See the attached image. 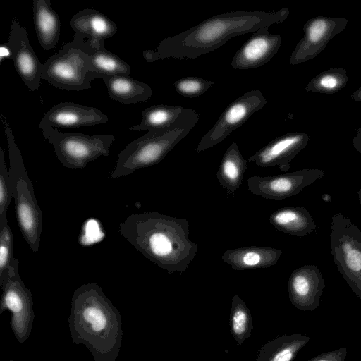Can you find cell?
Listing matches in <instances>:
<instances>
[{
    "instance_id": "cell-27",
    "label": "cell",
    "mask_w": 361,
    "mask_h": 361,
    "mask_svg": "<svg viewBox=\"0 0 361 361\" xmlns=\"http://www.w3.org/2000/svg\"><path fill=\"white\" fill-rule=\"evenodd\" d=\"M229 326L230 331L238 345H240L244 341L250 337L253 329L250 310L245 302L236 294L232 298Z\"/></svg>"
},
{
    "instance_id": "cell-9",
    "label": "cell",
    "mask_w": 361,
    "mask_h": 361,
    "mask_svg": "<svg viewBox=\"0 0 361 361\" xmlns=\"http://www.w3.org/2000/svg\"><path fill=\"white\" fill-rule=\"evenodd\" d=\"M0 287L2 290L0 314L6 310L10 312L11 329L17 341L23 344L31 333L35 312L30 290L25 286L19 275L16 258Z\"/></svg>"
},
{
    "instance_id": "cell-4",
    "label": "cell",
    "mask_w": 361,
    "mask_h": 361,
    "mask_svg": "<svg viewBox=\"0 0 361 361\" xmlns=\"http://www.w3.org/2000/svg\"><path fill=\"white\" fill-rule=\"evenodd\" d=\"M200 119L190 108L185 110L170 127L148 130L142 136L128 143L118 155L111 178L130 175L136 170L160 163L167 154L185 137Z\"/></svg>"
},
{
    "instance_id": "cell-14",
    "label": "cell",
    "mask_w": 361,
    "mask_h": 361,
    "mask_svg": "<svg viewBox=\"0 0 361 361\" xmlns=\"http://www.w3.org/2000/svg\"><path fill=\"white\" fill-rule=\"evenodd\" d=\"M325 280L319 268L312 264L295 269L288 282L289 300L297 309L313 311L320 304Z\"/></svg>"
},
{
    "instance_id": "cell-35",
    "label": "cell",
    "mask_w": 361,
    "mask_h": 361,
    "mask_svg": "<svg viewBox=\"0 0 361 361\" xmlns=\"http://www.w3.org/2000/svg\"><path fill=\"white\" fill-rule=\"evenodd\" d=\"M357 193L358 200H359V202H360V206H361V188H359V190H358Z\"/></svg>"
},
{
    "instance_id": "cell-20",
    "label": "cell",
    "mask_w": 361,
    "mask_h": 361,
    "mask_svg": "<svg viewBox=\"0 0 361 361\" xmlns=\"http://www.w3.org/2000/svg\"><path fill=\"white\" fill-rule=\"evenodd\" d=\"M102 78L110 98L122 104H135L147 102L152 95V88L146 83L133 79L127 75H103Z\"/></svg>"
},
{
    "instance_id": "cell-30",
    "label": "cell",
    "mask_w": 361,
    "mask_h": 361,
    "mask_svg": "<svg viewBox=\"0 0 361 361\" xmlns=\"http://www.w3.org/2000/svg\"><path fill=\"white\" fill-rule=\"evenodd\" d=\"M13 197L11 180L6 165L4 152L0 149V224L8 221L7 209Z\"/></svg>"
},
{
    "instance_id": "cell-22",
    "label": "cell",
    "mask_w": 361,
    "mask_h": 361,
    "mask_svg": "<svg viewBox=\"0 0 361 361\" xmlns=\"http://www.w3.org/2000/svg\"><path fill=\"white\" fill-rule=\"evenodd\" d=\"M33 20L40 46L46 51L56 45L61 32L58 13L51 8L50 0H33Z\"/></svg>"
},
{
    "instance_id": "cell-33",
    "label": "cell",
    "mask_w": 361,
    "mask_h": 361,
    "mask_svg": "<svg viewBox=\"0 0 361 361\" xmlns=\"http://www.w3.org/2000/svg\"><path fill=\"white\" fill-rule=\"evenodd\" d=\"M353 145L354 148L361 154V127L357 128L356 134L353 137Z\"/></svg>"
},
{
    "instance_id": "cell-17",
    "label": "cell",
    "mask_w": 361,
    "mask_h": 361,
    "mask_svg": "<svg viewBox=\"0 0 361 361\" xmlns=\"http://www.w3.org/2000/svg\"><path fill=\"white\" fill-rule=\"evenodd\" d=\"M108 119L106 114L95 107L66 102L54 105L45 113L39 126L76 128L104 124Z\"/></svg>"
},
{
    "instance_id": "cell-2",
    "label": "cell",
    "mask_w": 361,
    "mask_h": 361,
    "mask_svg": "<svg viewBox=\"0 0 361 361\" xmlns=\"http://www.w3.org/2000/svg\"><path fill=\"white\" fill-rule=\"evenodd\" d=\"M188 220L157 212L134 213L121 223V235L145 258L169 274L184 273L199 247L189 238Z\"/></svg>"
},
{
    "instance_id": "cell-24",
    "label": "cell",
    "mask_w": 361,
    "mask_h": 361,
    "mask_svg": "<svg viewBox=\"0 0 361 361\" xmlns=\"http://www.w3.org/2000/svg\"><path fill=\"white\" fill-rule=\"evenodd\" d=\"M310 340L309 336L301 334L276 337L262 347L256 361H293Z\"/></svg>"
},
{
    "instance_id": "cell-36",
    "label": "cell",
    "mask_w": 361,
    "mask_h": 361,
    "mask_svg": "<svg viewBox=\"0 0 361 361\" xmlns=\"http://www.w3.org/2000/svg\"><path fill=\"white\" fill-rule=\"evenodd\" d=\"M9 361H14L13 359H11Z\"/></svg>"
},
{
    "instance_id": "cell-12",
    "label": "cell",
    "mask_w": 361,
    "mask_h": 361,
    "mask_svg": "<svg viewBox=\"0 0 361 361\" xmlns=\"http://www.w3.org/2000/svg\"><path fill=\"white\" fill-rule=\"evenodd\" d=\"M348 23V20L343 17L317 16L309 19L303 26L302 38L290 54V64L298 65L315 58Z\"/></svg>"
},
{
    "instance_id": "cell-23",
    "label": "cell",
    "mask_w": 361,
    "mask_h": 361,
    "mask_svg": "<svg viewBox=\"0 0 361 361\" xmlns=\"http://www.w3.org/2000/svg\"><path fill=\"white\" fill-rule=\"evenodd\" d=\"M247 163L236 142H232L224 154L216 173L219 183L228 195H234L241 185Z\"/></svg>"
},
{
    "instance_id": "cell-32",
    "label": "cell",
    "mask_w": 361,
    "mask_h": 361,
    "mask_svg": "<svg viewBox=\"0 0 361 361\" xmlns=\"http://www.w3.org/2000/svg\"><path fill=\"white\" fill-rule=\"evenodd\" d=\"M348 349L343 347L337 350L321 353L307 361H345Z\"/></svg>"
},
{
    "instance_id": "cell-29",
    "label": "cell",
    "mask_w": 361,
    "mask_h": 361,
    "mask_svg": "<svg viewBox=\"0 0 361 361\" xmlns=\"http://www.w3.org/2000/svg\"><path fill=\"white\" fill-rule=\"evenodd\" d=\"M13 257V235L8 221L0 224V285L8 276L15 260Z\"/></svg>"
},
{
    "instance_id": "cell-21",
    "label": "cell",
    "mask_w": 361,
    "mask_h": 361,
    "mask_svg": "<svg viewBox=\"0 0 361 361\" xmlns=\"http://www.w3.org/2000/svg\"><path fill=\"white\" fill-rule=\"evenodd\" d=\"M270 224L278 231L298 237L306 236L317 228L310 212L304 207H285L274 212Z\"/></svg>"
},
{
    "instance_id": "cell-25",
    "label": "cell",
    "mask_w": 361,
    "mask_h": 361,
    "mask_svg": "<svg viewBox=\"0 0 361 361\" xmlns=\"http://www.w3.org/2000/svg\"><path fill=\"white\" fill-rule=\"evenodd\" d=\"M185 107L158 104L145 109L141 114V122L129 128L130 131L161 130L170 127L182 114Z\"/></svg>"
},
{
    "instance_id": "cell-34",
    "label": "cell",
    "mask_w": 361,
    "mask_h": 361,
    "mask_svg": "<svg viewBox=\"0 0 361 361\" xmlns=\"http://www.w3.org/2000/svg\"><path fill=\"white\" fill-rule=\"evenodd\" d=\"M350 98L355 102H361V87L350 95Z\"/></svg>"
},
{
    "instance_id": "cell-8",
    "label": "cell",
    "mask_w": 361,
    "mask_h": 361,
    "mask_svg": "<svg viewBox=\"0 0 361 361\" xmlns=\"http://www.w3.org/2000/svg\"><path fill=\"white\" fill-rule=\"evenodd\" d=\"M43 137L52 145L56 157L68 169H82L99 157H107L114 135H88L65 133L52 126H42Z\"/></svg>"
},
{
    "instance_id": "cell-26",
    "label": "cell",
    "mask_w": 361,
    "mask_h": 361,
    "mask_svg": "<svg viewBox=\"0 0 361 361\" xmlns=\"http://www.w3.org/2000/svg\"><path fill=\"white\" fill-rule=\"evenodd\" d=\"M76 37L84 51L90 56L92 71L103 75H127L130 73V66L118 56L106 50L105 47L93 49L86 46L82 39Z\"/></svg>"
},
{
    "instance_id": "cell-1",
    "label": "cell",
    "mask_w": 361,
    "mask_h": 361,
    "mask_svg": "<svg viewBox=\"0 0 361 361\" xmlns=\"http://www.w3.org/2000/svg\"><path fill=\"white\" fill-rule=\"evenodd\" d=\"M289 9L277 11H235L211 16L179 34L162 39L142 53L147 62L164 59H195L214 51L231 38L283 22Z\"/></svg>"
},
{
    "instance_id": "cell-18",
    "label": "cell",
    "mask_w": 361,
    "mask_h": 361,
    "mask_svg": "<svg viewBox=\"0 0 361 361\" xmlns=\"http://www.w3.org/2000/svg\"><path fill=\"white\" fill-rule=\"evenodd\" d=\"M69 23L75 35L93 49L104 47L105 40L113 37L118 30L114 21L92 8L81 10L71 18Z\"/></svg>"
},
{
    "instance_id": "cell-5",
    "label": "cell",
    "mask_w": 361,
    "mask_h": 361,
    "mask_svg": "<svg viewBox=\"0 0 361 361\" xmlns=\"http://www.w3.org/2000/svg\"><path fill=\"white\" fill-rule=\"evenodd\" d=\"M2 122L7 138L8 171L18 224L29 247L33 252H37L42 231V212L37 204L23 157L15 142L12 129L4 119Z\"/></svg>"
},
{
    "instance_id": "cell-28",
    "label": "cell",
    "mask_w": 361,
    "mask_h": 361,
    "mask_svg": "<svg viewBox=\"0 0 361 361\" xmlns=\"http://www.w3.org/2000/svg\"><path fill=\"white\" fill-rule=\"evenodd\" d=\"M348 82L346 70L331 68L314 77L305 87L307 92L334 94L343 89Z\"/></svg>"
},
{
    "instance_id": "cell-13",
    "label": "cell",
    "mask_w": 361,
    "mask_h": 361,
    "mask_svg": "<svg viewBox=\"0 0 361 361\" xmlns=\"http://www.w3.org/2000/svg\"><path fill=\"white\" fill-rule=\"evenodd\" d=\"M1 47L6 49L5 57L13 61L17 73L28 89L31 91L39 89L43 64L30 44L26 29L17 20L11 21L8 40Z\"/></svg>"
},
{
    "instance_id": "cell-7",
    "label": "cell",
    "mask_w": 361,
    "mask_h": 361,
    "mask_svg": "<svg viewBox=\"0 0 361 361\" xmlns=\"http://www.w3.org/2000/svg\"><path fill=\"white\" fill-rule=\"evenodd\" d=\"M331 253L339 273L361 300V230L341 213L331 217Z\"/></svg>"
},
{
    "instance_id": "cell-19",
    "label": "cell",
    "mask_w": 361,
    "mask_h": 361,
    "mask_svg": "<svg viewBox=\"0 0 361 361\" xmlns=\"http://www.w3.org/2000/svg\"><path fill=\"white\" fill-rule=\"evenodd\" d=\"M282 254V250L276 248L252 245L228 250L221 259L233 269L242 271L274 266Z\"/></svg>"
},
{
    "instance_id": "cell-3",
    "label": "cell",
    "mask_w": 361,
    "mask_h": 361,
    "mask_svg": "<svg viewBox=\"0 0 361 361\" xmlns=\"http://www.w3.org/2000/svg\"><path fill=\"white\" fill-rule=\"evenodd\" d=\"M68 318L75 344L85 345L94 361H116L123 331L118 310L96 282L81 285L71 298Z\"/></svg>"
},
{
    "instance_id": "cell-11",
    "label": "cell",
    "mask_w": 361,
    "mask_h": 361,
    "mask_svg": "<svg viewBox=\"0 0 361 361\" xmlns=\"http://www.w3.org/2000/svg\"><path fill=\"white\" fill-rule=\"evenodd\" d=\"M324 176L325 171L319 169H304L272 176H254L247 179V190L267 200H282L299 194Z\"/></svg>"
},
{
    "instance_id": "cell-15",
    "label": "cell",
    "mask_w": 361,
    "mask_h": 361,
    "mask_svg": "<svg viewBox=\"0 0 361 361\" xmlns=\"http://www.w3.org/2000/svg\"><path fill=\"white\" fill-rule=\"evenodd\" d=\"M310 137L303 132L288 133L271 140L247 159L261 167L278 166L282 171L290 169V161L307 145Z\"/></svg>"
},
{
    "instance_id": "cell-10",
    "label": "cell",
    "mask_w": 361,
    "mask_h": 361,
    "mask_svg": "<svg viewBox=\"0 0 361 361\" xmlns=\"http://www.w3.org/2000/svg\"><path fill=\"white\" fill-rule=\"evenodd\" d=\"M267 103L258 90H249L240 96L224 110L215 124L202 137L196 152H203L223 141Z\"/></svg>"
},
{
    "instance_id": "cell-16",
    "label": "cell",
    "mask_w": 361,
    "mask_h": 361,
    "mask_svg": "<svg viewBox=\"0 0 361 361\" xmlns=\"http://www.w3.org/2000/svg\"><path fill=\"white\" fill-rule=\"evenodd\" d=\"M268 28L262 27L254 32L236 51L231 63L234 69L259 68L274 56L281 47L282 37L269 32Z\"/></svg>"
},
{
    "instance_id": "cell-31",
    "label": "cell",
    "mask_w": 361,
    "mask_h": 361,
    "mask_svg": "<svg viewBox=\"0 0 361 361\" xmlns=\"http://www.w3.org/2000/svg\"><path fill=\"white\" fill-rule=\"evenodd\" d=\"M214 84L213 81L201 78L189 76L174 82L176 92L183 97L193 98L202 95Z\"/></svg>"
},
{
    "instance_id": "cell-6",
    "label": "cell",
    "mask_w": 361,
    "mask_h": 361,
    "mask_svg": "<svg viewBox=\"0 0 361 361\" xmlns=\"http://www.w3.org/2000/svg\"><path fill=\"white\" fill-rule=\"evenodd\" d=\"M96 78L97 73L92 71L90 56L75 36L50 56L42 69V79L61 90H87L91 88L92 80Z\"/></svg>"
}]
</instances>
